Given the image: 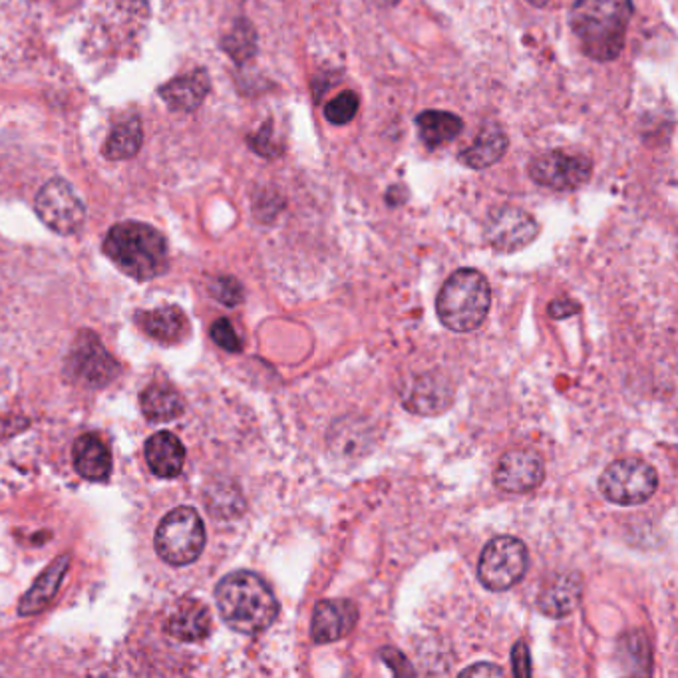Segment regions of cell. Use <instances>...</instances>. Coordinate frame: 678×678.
<instances>
[{"mask_svg": "<svg viewBox=\"0 0 678 678\" xmlns=\"http://www.w3.org/2000/svg\"><path fill=\"white\" fill-rule=\"evenodd\" d=\"M658 486L655 468L637 458L617 460L600 477L601 494L619 506H639L653 498Z\"/></svg>", "mask_w": 678, "mask_h": 678, "instance_id": "52a82bcc", "label": "cell"}, {"mask_svg": "<svg viewBox=\"0 0 678 678\" xmlns=\"http://www.w3.org/2000/svg\"><path fill=\"white\" fill-rule=\"evenodd\" d=\"M70 566V555H60L50 566L46 567L43 576L38 577L35 585L24 595L19 613L23 617H31L40 610H45L52 600L57 597L58 589L62 585V579L66 576Z\"/></svg>", "mask_w": 678, "mask_h": 678, "instance_id": "ac0fdd59", "label": "cell"}, {"mask_svg": "<svg viewBox=\"0 0 678 678\" xmlns=\"http://www.w3.org/2000/svg\"><path fill=\"white\" fill-rule=\"evenodd\" d=\"M508 144V134L498 124L484 125L474 144L460 154V161L472 170H486L504 158Z\"/></svg>", "mask_w": 678, "mask_h": 678, "instance_id": "ffe728a7", "label": "cell"}, {"mask_svg": "<svg viewBox=\"0 0 678 678\" xmlns=\"http://www.w3.org/2000/svg\"><path fill=\"white\" fill-rule=\"evenodd\" d=\"M420 137L422 142L434 149V147L450 144L452 140L460 136L464 122L460 116L452 112H440V110H428L420 113L416 118Z\"/></svg>", "mask_w": 678, "mask_h": 678, "instance_id": "cb8c5ba5", "label": "cell"}, {"mask_svg": "<svg viewBox=\"0 0 678 678\" xmlns=\"http://www.w3.org/2000/svg\"><path fill=\"white\" fill-rule=\"evenodd\" d=\"M146 462L159 477H175L185 462V448L171 432H158L146 441Z\"/></svg>", "mask_w": 678, "mask_h": 678, "instance_id": "d6986e66", "label": "cell"}, {"mask_svg": "<svg viewBox=\"0 0 678 678\" xmlns=\"http://www.w3.org/2000/svg\"><path fill=\"white\" fill-rule=\"evenodd\" d=\"M72 460L76 472L90 482H104L112 472V456L98 434L80 436L72 448Z\"/></svg>", "mask_w": 678, "mask_h": 678, "instance_id": "9a60e30c", "label": "cell"}, {"mask_svg": "<svg viewBox=\"0 0 678 678\" xmlns=\"http://www.w3.org/2000/svg\"><path fill=\"white\" fill-rule=\"evenodd\" d=\"M35 209L40 221L58 235H74L78 233L86 221V207L82 204L78 193L69 181H46L36 193Z\"/></svg>", "mask_w": 678, "mask_h": 678, "instance_id": "ba28073f", "label": "cell"}, {"mask_svg": "<svg viewBox=\"0 0 678 678\" xmlns=\"http://www.w3.org/2000/svg\"><path fill=\"white\" fill-rule=\"evenodd\" d=\"M545 477V465L532 450H511L499 460L496 484L509 494H525L540 486Z\"/></svg>", "mask_w": 678, "mask_h": 678, "instance_id": "8fae6325", "label": "cell"}, {"mask_svg": "<svg viewBox=\"0 0 678 678\" xmlns=\"http://www.w3.org/2000/svg\"><path fill=\"white\" fill-rule=\"evenodd\" d=\"M140 327L152 339L166 344H180L190 335V320L178 306H159L137 315Z\"/></svg>", "mask_w": 678, "mask_h": 678, "instance_id": "e0dca14e", "label": "cell"}, {"mask_svg": "<svg viewBox=\"0 0 678 678\" xmlns=\"http://www.w3.org/2000/svg\"><path fill=\"white\" fill-rule=\"evenodd\" d=\"M205 547V528L193 508H175L161 520L156 532V552L170 566L193 564Z\"/></svg>", "mask_w": 678, "mask_h": 678, "instance_id": "5b68a950", "label": "cell"}, {"mask_svg": "<svg viewBox=\"0 0 678 678\" xmlns=\"http://www.w3.org/2000/svg\"><path fill=\"white\" fill-rule=\"evenodd\" d=\"M359 106H361V100H359L356 92H340L339 96H335L325 106V118L330 124L347 125L354 120V116L359 112Z\"/></svg>", "mask_w": 678, "mask_h": 678, "instance_id": "4316f807", "label": "cell"}, {"mask_svg": "<svg viewBox=\"0 0 678 678\" xmlns=\"http://www.w3.org/2000/svg\"><path fill=\"white\" fill-rule=\"evenodd\" d=\"M211 629L209 610L204 603L195 600L181 601L175 610L166 621V631L173 639L183 643H197L204 641Z\"/></svg>", "mask_w": 678, "mask_h": 678, "instance_id": "2e32d148", "label": "cell"}, {"mask_svg": "<svg viewBox=\"0 0 678 678\" xmlns=\"http://www.w3.org/2000/svg\"><path fill=\"white\" fill-rule=\"evenodd\" d=\"M540 226L532 215L516 207H499L486 221V241L499 253H516L537 238Z\"/></svg>", "mask_w": 678, "mask_h": 678, "instance_id": "30bf717a", "label": "cell"}, {"mask_svg": "<svg viewBox=\"0 0 678 678\" xmlns=\"http://www.w3.org/2000/svg\"><path fill=\"white\" fill-rule=\"evenodd\" d=\"M579 311V306L573 301H567V299H559L549 305V315L555 318L567 317V315H573Z\"/></svg>", "mask_w": 678, "mask_h": 678, "instance_id": "d6a6232c", "label": "cell"}, {"mask_svg": "<svg viewBox=\"0 0 678 678\" xmlns=\"http://www.w3.org/2000/svg\"><path fill=\"white\" fill-rule=\"evenodd\" d=\"M271 136V124H267V128L263 125L257 136L250 137L251 147H253L257 154H261V156H265V158H275L279 152L273 146Z\"/></svg>", "mask_w": 678, "mask_h": 678, "instance_id": "4dcf8cb0", "label": "cell"}, {"mask_svg": "<svg viewBox=\"0 0 678 678\" xmlns=\"http://www.w3.org/2000/svg\"><path fill=\"white\" fill-rule=\"evenodd\" d=\"M359 622V609L352 601H320L313 613L311 634L318 644L335 643L351 633Z\"/></svg>", "mask_w": 678, "mask_h": 678, "instance_id": "7c38bea8", "label": "cell"}, {"mask_svg": "<svg viewBox=\"0 0 678 678\" xmlns=\"http://www.w3.org/2000/svg\"><path fill=\"white\" fill-rule=\"evenodd\" d=\"M142 144H144L142 122L137 116H132L124 122L113 125L110 136L104 144V156L112 161L132 159L142 149Z\"/></svg>", "mask_w": 678, "mask_h": 678, "instance_id": "d4e9b609", "label": "cell"}, {"mask_svg": "<svg viewBox=\"0 0 678 678\" xmlns=\"http://www.w3.org/2000/svg\"><path fill=\"white\" fill-rule=\"evenodd\" d=\"M528 2L533 4V7H545V4H547V2H552V0H528Z\"/></svg>", "mask_w": 678, "mask_h": 678, "instance_id": "d590c367", "label": "cell"}, {"mask_svg": "<svg viewBox=\"0 0 678 678\" xmlns=\"http://www.w3.org/2000/svg\"><path fill=\"white\" fill-rule=\"evenodd\" d=\"M528 564L530 555L523 542L501 535L484 547L477 566V577L489 591H508L525 577Z\"/></svg>", "mask_w": 678, "mask_h": 678, "instance_id": "8992f818", "label": "cell"}, {"mask_svg": "<svg viewBox=\"0 0 678 678\" xmlns=\"http://www.w3.org/2000/svg\"><path fill=\"white\" fill-rule=\"evenodd\" d=\"M211 293L219 303L227 306H235L243 301V287L233 277H219L211 284Z\"/></svg>", "mask_w": 678, "mask_h": 678, "instance_id": "83f0119b", "label": "cell"}, {"mask_svg": "<svg viewBox=\"0 0 678 678\" xmlns=\"http://www.w3.org/2000/svg\"><path fill=\"white\" fill-rule=\"evenodd\" d=\"M631 16L633 0H576L571 28L583 55L597 62L621 57Z\"/></svg>", "mask_w": 678, "mask_h": 678, "instance_id": "6da1fadb", "label": "cell"}, {"mask_svg": "<svg viewBox=\"0 0 678 678\" xmlns=\"http://www.w3.org/2000/svg\"><path fill=\"white\" fill-rule=\"evenodd\" d=\"M501 673H504V670H501V668L499 667H496V665L480 663V665H475V667L465 668L462 675H464V677H468V675H470V677H477V675H496V677H498V675H501Z\"/></svg>", "mask_w": 678, "mask_h": 678, "instance_id": "836d02e7", "label": "cell"}, {"mask_svg": "<svg viewBox=\"0 0 678 678\" xmlns=\"http://www.w3.org/2000/svg\"><path fill=\"white\" fill-rule=\"evenodd\" d=\"M374 2L380 7H396L400 0H374Z\"/></svg>", "mask_w": 678, "mask_h": 678, "instance_id": "e575fe53", "label": "cell"}, {"mask_svg": "<svg viewBox=\"0 0 678 678\" xmlns=\"http://www.w3.org/2000/svg\"><path fill=\"white\" fill-rule=\"evenodd\" d=\"M104 253L113 265L136 281H152L170 267L168 241L147 223L124 221L104 239Z\"/></svg>", "mask_w": 678, "mask_h": 678, "instance_id": "3957f363", "label": "cell"}, {"mask_svg": "<svg viewBox=\"0 0 678 678\" xmlns=\"http://www.w3.org/2000/svg\"><path fill=\"white\" fill-rule=\"evenodd\" d=\"M142 412L152 422H168L183 414V400L180 392L168 383H154L140 396Z\"/></svg>", "mask_w": 678, "mask_h": 678, "instance_id": "603a6c76", "label": "cell"}, {"mask_svg": "<svg viewBox=\"0 0 678 678\" xmlns=\"http://www.w3.org/2000/svg\"><path fill=\"white\" fill-rule=\"evenodd\" d=\"M581 600V577L561 573L549 581L540 595V609L549 617H566Z\"/></svg>", "mask_w": 678, "mask_h": 678, "instance_id": "44dd1931", "label": "cell"}, {"mask_svg": "<svg viewBox=\"0 0 678 678\" xmlns=\"http://www.w3.org/2000/svg\"><path fill=\"white\" fill-rule=\"evenodd\" d=\"M511 661H513V675L516 677H532V656H530L528 644H516L513 653H511Z\"/></svg>", "mask_w": 678, "mask_h": 678, "instance_id": "f546056e", "label": "cell"}, {"mask_svg": "<svg viewBox=\"0 0 678 678\" xmlns=\"http://www.w3.org/2000/svg\"><path fill=\"white\" fill-rule=\"evenodd\" d=\"M221 46L238 64H245L257 52V33L253 24L247 23L245 19H239L233 28L223 36Z\"/></svg>", "mask_w": 678, "mask_h": 678, "instance_id": "484cf974", "label": "cell"}, {"mask_svg": "<svg viewBox=\"0 0 678 678\" xmlns=\"http://www.w3.org/2000/svg\"><path fill=\"white\" fill-rule=\"evenodd\" d=\"M450 402H452V388L434 376H422L404 396L408 410L426 416L446 410L450 407Z\"/></svg>", "mask_w": 678, "mask_h": 678, "instance_id": "7402d4cb", "label": "cell"}, {"mask_svg": "<svg viewBox=\"0 0 678 678\" xmlns=\"http://www.w3.org/2000/svg\"><path fill=\"white\" fill-rule=\"evenodd\" d=\"M211 339H214L221 349H226L227 352L241 351V339H239L235 328H233V325H231L227 318L215 320L214 327H211Z\"/></svg>", "mask_w": 678, "mask_h": 678, "instance_id": "f1b7e54d", "label": "cell"}, {"mask_svg": "<svg viewBox=\"0 0 678 678\" xmlns=\"http://www.w3.org/2000/svg\"><path fill=\"white\" fill-rule=\"evenodd\" d=\"M215 601L227 627L241 634L267 631L279 615L271 588L251 571L223 577L215 589Z\"/></svg>", "mask_w": 678, "mask_h": 678, "instance_id": "7a4b0ae2", "label": "cell"}, {"mask_svg": "<svg viewBox=\"0 0 678 678\" xmlns=\"http://www.w3.org/2000/svg\"><path fill=\"white\" fill-rule=\"evenodd\" d=\"M209 90H211L209 74L199 69L164 84L159 88V96L171 112L192 113L204 104Z\"/></svg>", "mask_w": 678, "mask_h": 678, "instance_id": "5bb4252c", "label": "cell"}, {"mask_svg": "<svg viewBox=\"0 0 678 678\" xmlns=\"http://www.w3.org/2000/svg\"><path fill=\"white\" fill-rule=\"evenodd\" d=\"M80 339L82 342L76 344L74 354L70 359L72 371L88 385H108L118 373V364L108 352L104 351L100 340L96 339L92 332L80 335Z\"/></svg>", "mask_w": 678, "mask_h": 678, "instance_id": "4fadbf2b", "label": "cell"}, {"mask_svg": "<svg viewBox=\"0 0 678 678\" xmlns=\"http://www.w3.org/2000/svg\"><path fill=\"white\" fill-rule=\"evenodd\" d=\"M591 159L561 149L540 154L530 161V175L535 183L555 192H571L591 178Z\"/></svg>", "mask_w": 678, "mask_h": 678, "instance_id": "9c48e42d", "label": "cell"}, {"mask_svg": "<svg viewBox=\"0 0 678 678\" xmlns=\"http://www.w3.org/2000/svg\"><path fill=\"white\" fill-rule=\"evenodd\" d=\"M492 305L487 279L475 269H460L441 287L436 311L441 325L453 332H472L486 320Z\"/></svg>", "mask_w": 678, "mask_h": 678, "instance_id": "277c9868", "label": "cell"}, {"mask_svg": "<svg viewBox=\"0 0 678 678\" xmlns=\"http://www.w3.org/2000/svg\"><path fill=\"white\" fill-rule=\"evenodd\" d=\"M380 656L385 658L386 665L395 670V675H414V670L408 665L407 656L402 655L400 651L392 649V646L385 649Z\"/></svg>", "mask_w": 678, "mask_h": 678, "instance_id": "1f68e13d", "label": "cell"}]
</instances>
